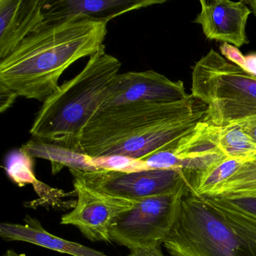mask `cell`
<instances>
[{
	"label": "cell",
	"instance_id": "22",
	"mask_svg": "<svg viewBox=\"0 0 256 256\" xmlns=\"http://www.w3.org/2000/svg\"><path fill=\"white\" fill-rule=\"evenodd\" d=\"M229 200L250 216L256 220V198H240Z\"/></svg>",
	"mask_w": 256,
	"mask_h": 256
},
{
	"label": "cell",
	"instance_id": "17",
	"mask_svg": "<svg viewBox=\"0 0 256 256\" xmlns=\"http://www.w3.org/2000/svg\"><path fill=\"white\" fill-rule=\"evenodd\" d=\"M253 157V156H252ZM224 158L204 172L193 173L191 190L197 196H204L228 179L244 162L252 158Z\"/></svg>",
	"mask_w": 256,
	"mask_h": 256
},
{
	"label": "cell",
	"instance_id": "6",
	"mask_svg": "<svg viewBox=\"0 0 256 256\" xmlns=\"http://www.w3.org/2000/svg\"><path fill=\"white\" fill-rule=\"evenodd\" d=\"M190 184L188 181L170 192L136 202L130 210L121 212L110 226L112 242L130 250L162 245L176 222Z\"/></svg>",
	"mask_w": 256,
	"mask_h": 256
},
{
	"label": "cell",
	"instance_id": "26",
	"mask_svg": "<svg viewBox=\"0 0 256 256\" xmlns=\"http://www.w3.org/2000/svg\"><path fill=\"white\" fill-rule=\"evenodd\" d=\"M242 1L246 5L250 6L252 13L256 16V0H242Z\"/></svg>",
	"mask_w": 256,
	"mask_h": 256
},
{
	"label": "cell",
	"instance_id": "27",
	"mask_svg": "<svg viewBox=\"0 0 256 256\" xmlns=\"http://www.w3.org/2000/svg\"><path fill=\"white\" fill-rule=\"evenodd\" d=\"M2 256H26L24 253H18L14 250H8Z\"/></svg>",
	"mask_w": 256,
	"mask_h": 256
},
{
	"label": "cell",
	"instance_id": "25",
	"mask_svg": "<svg viewBox=\"0 0 256 256\" xmlns=\"http://www.w3.org/2000/svg\"><path fill=\"white\" fill-rule=\"evenodd\" d=\"M244 70L248 74L256 76V55L246 58V66Z\"/></svg>",
	"mask_w": 256,
	"mask_h": 256
},
{
	"label": "cell",
	"instance_id": "3",
	"mask_svg": "<svg viewBox=\"0 0 256 256\" xmlns=\"http://www.w3.org/2000/svg\"><path fill=\"white\" fill-rule=\"evenodd\" d=\"M120 61L106 46L90 58L84 68L66 80L43 102L30 132L34 139L80 152L85 127L101 110Z\"/></svg>",
	"mask_w": 256,
	"mask_h": 256
},
{
	"label": "cell",
	"instance_id": "12",
	"mask_svg": "<svg viewBox=\"0 0 256 256\" xmlns=\"http://www.w3.org/2000/svg\"><path fill=\"white\" fill-rule=\"evenodd\" d=\"M46 0H0V60L44 26Z\"/></svg>",
	"mask_w": 256,
	"mask_h": 256
},
{
	"label": "cell",
	"instance_id": "14",
	"mask_svg": "<svg viewBox=\"0 0 256 256\" xmlns=\"http://www.w3.org/2000/svg\"><path fill=\"white\" fill-rule=\"evenodd\" d=\"M20 149L31 157L50 161L54 174H56L64 167L84 172L97 170L90 164V157L61 145L34 138L24 144Z\"/></svg>",
	"mask_w": 256,
	"mask_h": 256
},
{
	"label": "cell",
	"instance_id": "7",
	"mask_svg": "<svg viewBox=\"0 0 256 256\" xmlns=\"http://www.w3.org/2000/svg\"><path fill=\"white\" fill-rule=\"evenodd\" d=\"M74 179L86 186L118 198L138 202L174 191L191 181L192 172L182 169H148L134 172L70 169Z\"/></svg>",
	"mask_w": 256,
	"mask_h": 256
},
{
	"label": "cell",
	"instance_id": "4",
	"mask_svg": "<svg viewBox=\"0 0 256 256\" xmlns=\"http://www.w3.org/2000/svg\"><path fill=\"white\" fill-rule=\"evenodd\" d=\"M191 95L206 106L202 122L227 126L256 116V76L211 49L193 66Z\"/></svg>",
	"mask_w": 256,
	"mask_h": 256
},
{
	"label": "cell",
	"instance_id": "21",
	"mask_svg": "<svg viewBox=\"0 0 256 256\" xmlns=\"http://www.w3.org/2000/svg\"><path fill=\"white\" fill-rule=\"evenodd\" d=\"M17 94L6 86L0 85V112L4 113L16 102Z\"/></svg>",
	"mask_w": 256,
	"mask_h": 256
},
{
	"label": "cell",
	"instance_id": "5",
	"mask_svg": "<svg viewBox=\"0 0 256 256\" xmlns=\"http://www.w3.org/2000/svg\"><path fill=\"white\" fill-rule=\"evenodd\" d=\"M163 245L170 256H256V248L194 194L186 192Z\"/></svg>",
	"mask_w": 256,
	"mask_h": 256
},
{
	"label": "cell",
	"instance_id": "9",
	"mask_svg": "<svg viewBox=\"0 0 256 256\" xmlns=\"http://www.w3.org/2000/svg\"><path fill=\"white\" fill-rule=\"evenodd\" d=\"M184 82H173L154 70L118 74L101 110L137 102L173 103L190 98Z\"/></svg>",
	"mask_w": 256,
	"mask_h": 256
},
{
	"label": "cell",
	"instance_id": "20",
	"mask_svg": "<svg viewBox=\"0 0 256 256\" xmlns=\"http://www.w3.org/2000/svg\"><path fill=\"white\" fill-rule=\"evenodd\" d=\"M220 50L222 54H223L228 60H229L235 65L239 66L242 70L245 68L246 58L242 56V54L236 47L224 43L220 46Z\"/></svg>",
	"mask_w": 256,
	"mask_h": 256
},
{
	"label": "cell",
	"instance_id": "18",
	"mask_svg": "<svg viewBox=\"0 0 256 256\" xmlns=\"http://www.w3.org/2000/svg\"><path fill=\"white\" fill-rule=\"evenodd\" d=\"M6 172L8 178L20 187L28 184L35 187L40 182L34 174L32 157L22 149L13 151L8 156Z\"/></svg>",
	"mask_w": 256,
	"mask_h": 256
},
{
	"label": "cell",
	"instance_id": "13",
	"mask_svg": "<svg viewBox=\"0 0 256 256\" xmlns=\"http://www.w3.org/2000/svg\"><path fill=\"white\" fill-rule=\"evenodd\" d=\"M25 224L2 222L0 224V236L6 241H23L48 250L72 256H109L102 252L77 242L66 240L49 233L40 220L28 215Z\"/></svg>",
	"mask_w": 256,
	"mask_h": 256
},
{
	"label": "cell",
	"instance_id": "24",
	"mask_svg": "<svg viewBox=\"0 0 256 256\" xmlns=\"http://www.w3.org/2000/svg\"><path fill=\"white\" fill-rule=\"evenodd\" d=\"M234 124L239 126L246 134L256 140V116L247 118Z\"/></svg>",
	"mask_w": 256,
	"mask_h": 256
},
{
	"label": "cell",
	"instance_id": "8",
	"mask_svg": "<svg viewBox=\"0 0 256 256\" xmlns=\"http://www.w3.org/2000/svg\"><path fill=\"white\" fill-rule=\"evenodd\" d=\"M78 200L74 209L61 217V224L76 226L92 241L112 242L110 226L121 212L130 210L136 202L108 196L73 180Z\"/></svg>",
	"mask_w": 256,
	"mask_h": 256
},
{
	"label": "cell",
	"instance_id": "15",
	"mask_svg": "<svg viewBox=\"0 0 256 256\" xmlns=\"http://www.w3.org/2000/svg\"><path fill=\"white\" fill-rule=\"evenodd\" d=\"M202 130L214 146L229 158H250L256 155V140L239 126H215L200 122Z\"/></svg>",
	"mask_w": 256,
	"mask_h": 256
},
{
	"label": "cell",
	"instance_id": "19",
	"mask_svg": "<svg viewBox=\"0 0 256 256\" xmlns=\"http://www.w3.org/2000/svg\"><path fill=\"white\" fill-rule=\"evenodd\" d=\"M90 164L97 170H116L121 172H134L148 170L143 160H133L128 157L108 156L102 158H91Z\"/></svg>",
	"mask_w": 256,
	"mask_h": 256
},
{
	"label": "cell",
	"instance_id": "1",
	"mask_svg": "<svg viewBox=\"0 0 256 256\" xmlns=\"http://www.w3.org/2000/svg\"><path fill=\"white\" fill-rule=\"evenodd\" d=\"M205 114L206 106L192 95L178 102L109 108L85 127L80 152L92 158L118 156L143 160L191 132Z\"/></svg>",
	"mask_w": 256,
	"mask_h": 256
},
{
	"label": "cell",
	"instance_id": "23",
	"mask_svg": "<svg viewBox=\"0 0 256 256\" xmlns=\"http://www.w3.org/2000/svg\"><path fill=\"white\" fill-rule=\"evenodd\" d=\"M128 256H166L162 251L161 245L142 247L131 250Z\"/></svg>",
	"mask_w": 256,
	"mask_h": 256
},
{
	"label": "cell",
	"instance_id": "11",
	"mask_svg": "<svg viewBox=\"0 0 256 256\" xmlns=\"http://www.w3.org/2000/svg\"><path fill=\"white\" fill-rule=\"evenodd\" d=\"M166 2V0H46L43 8L44 26L78 16L108 24L126 13Z\"/></svg>",
	"mask_w": 256,
	"mask_h": 256
},
{
	"label": "cell",
	"instance_id": "2",
	"mask_svg": "<svg viewBox=\"0 0 256 256\" xmlns=\"http://www.w3.org/2000/svg\"><path fill=\"white\" fill-rule=\"evenodd\" d=\"M107 26L82 16L46 25L0 60V85L44 102L68 67L104 47Z\"/></svg>",
	"mask_w": 256,
	"mask_h": 256
},
{
	"label": "cell",
	"instance_id": "16",
	"mask_svg": "<svg viewBox=\"0 0 256 256\" xmlns=\"http://www.w3.org/2000/svg\"><path fill=\"white\" fill-rule=\"evenodd\" d=\"M204 196L226 200L256 198V155Z\"/></svg>",
	"mask_w": 256,
	"mask_h": 256
},
{
	"label": "cell",
	"instance_id": "10",
	"mask_svg": "<svg viewBox=\"0 0 256 256\" xmlns=\"http://www.w3.org/2000/svg\"><path fill=\"white\" fill-rule=\"evenodd\" d=\"M200 12L194 19L210 40L230 44L236 48L248 44L246 26L251 10L244 1L200 0Z\"/></svg>",
	"mask_w": 256,
	"mask_h": 256
}]
</instances>
